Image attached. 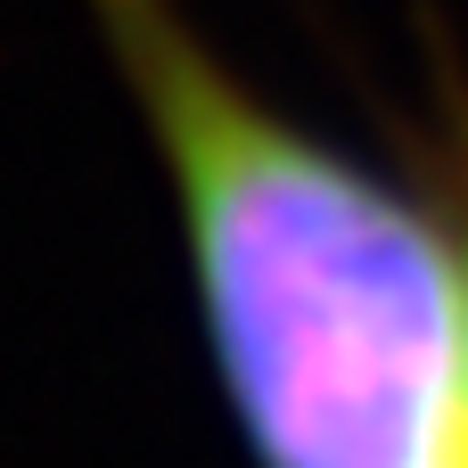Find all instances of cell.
<instances>
[{
	"label": "cell",
	"instance_id": "cell-2",
	"mask_svg": "<svg viewBox=\"0 0 468 468\" xmlns=\"http://www.w3.org/2000/svg\"><path fill=\"white\" fill-rule=\"evenodd\" d=\"M420 173L452 197V214H461V239H468V107L461 99H444V123L428 132V148H420Z\"/></svg>",
	"mask_w": 468,
	"mask_h": 468
},
{
	"label": "cell",
	"instance_id": "cell-1",
	"mask_svg": "<svg viewBox=\"0 0 468 468\" xmlns=\"http://www.w3.org/2000/svg\"><path fill=\"white\" fill-rule=\"evenodd\" d=\"M148 123L222 411L255 468H468V239L263 99L181 0H82Z\"/></svg>",
	"mask_w": 468,
	"mask_h": 468
}]
</instances>
